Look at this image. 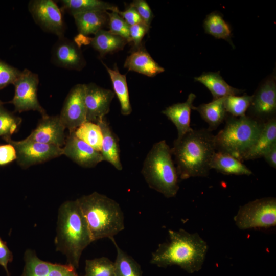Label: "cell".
<instances>
[{
    "label": "cell",
    "mask_w": 276,
    "mask_h": 276,
    "mask_svg": "<svg viewBox=\"0 0 276 276\" xmlns=\"http://www.w3.org/2000/svg\"><path fill=\"white\" fill-rule=\"evenodd\" d=\"M171 151L180 179L206 177L216 152L215 135L208 129H193L174 140Z\"/></svg>",
    "instance_id": "1"
},
{
    "label": "cell",
    "mask_w": 276,
    "mask_h": 276,
    "mask_svg": "<svg viewBox=\"0 0 276 276\" xmlns=\"http://www.w3.org/2000/svg\"><path fill=\"white\" fill-rule=\"evenodd\" d=\"M169 239L152 252L150 263L166 268L177 265L189 273L201 269L208 249L206 242L197 233L183 229L169 230Z\"/></svg>",
    "instance_id": "2"
},
{
    "label": "cell",
    "mask_w": 276,
    "mask_h": 276,
    "mask_svg": "<svg viewBox=\"0 0 276 276\" xmlns=\"http://www.w3.org/2000/svg\"><path fill=\"white\" fill-rule=\"evenodd\" d=\"M93 242L86 221L76 200L63 203L58 209L56 250L66 258L67 264L76 269L84 249Z\"/></svg>",
    "instance_id": "3"
},
{
    "label": "cell",
    "mask_w": 276,
    "mask_h": 276,
    "mask_svg": "<svg viewBox=\"0 0 276 276\" xmlns=\"http://www.w3.org/2000/svg\"><path fill=\"white\" fill-rule=\"evenodd\" d=\"M93 241L113 237L124 228L123 211L114 200L94 192L76 199Z\"/></svg>",
    "instance_id": "4"
},
{
    "label": "cell",
    "mask_w": 276,
    "mask_h": 276,
    "mask_svg": "<svg viewBox=\"0 0 276 276\" xmlns=\"http://www.w3.org/2000/svg\"><path fill=\"white\" fill-rule=\"evenodd\" d=\"M172 155L165 140L155 143L148 153L141 171L149 187L167 198L175 196L179 189Z\"/></svg>",
    "instance_id": "5"
},
{
    "label": "cell",
    "mask_w": 276,
    "mask_h": 276,
    "mask_svg": "<svg viewBox=\"0 0 276 276\" xmlns=\"http://www.w3.org/2000/svg\"><path fill=\"white\" fill-rule=\"evenodd\" d=\"M224 128L215 135L216 151L243 159L258 138L264 123L248 116L225 118Z\"/></svg>",
    "instance_id": "6"
},
{
    "label": "cell",
    "mask_w": 276,
    "mask_h": 276,
    "mask_svg": "<svg viewBox=\"0 0 276 276\" xmlns=\"http://www.w3.org/2000/svg\"><path fill=\"white\" fill-rule=\"evenodd\" d=\"M240 229L268 228L276 225V199H256L240 206L234 218Z\"/></svg>",
    "instance_id": "7"
},
{
    "label": "cell",
    "mask_w": 276,
    "mask_h": 276,
    "mask_svg": "<svg viewBox=\"0 0 276 276\" xmlns=\"http://www.w3.org/2000/svg\"><path fill=\"white\" fill-rule=\"evenodd\" d=\"M39 82V77L37 74L27 68L21 71L13 84L15 87L14 95L9 102L14 105L16 111L22 112L33 110L39 112L42 117L47 115L38 99Z\"/></svg>",
    "instance_id": "8"
},
{
    "label": "cell",
    "mask_w": 276,
    "mask_h": 276,
    "mask_svg": "<svg viewBox=\"0 0 276 276\" xmlns=\"http://www.w3.org/2000/svg\"><path fill=\"white\" fill-rule=\"evenodd\" d=\"M5 140L14 147L17 162L24 168L44 163L63 154L62 147L53 145L25 139L16 141L9 138Z\"/></svg>",
    "instance_id": "9"
},
{
    "label": "cell",
    "mask_w": 276,
    "mask_h": 276,
    "mask_svg": "<svg viewBox=\"0 0 276 276\" xmlns=\"http://www.w3.org/2000/svg\"><path fill=\"white\" fill-rule=\"evenodd\" d=\"M28 10L36 24L44 31L64 37L66 27L62 12L52 0H31Z\"/></svg>",
    "instance_id": "10"
},
{
    "label": "cell",
    "mask_w": 276,
    "mask_h": 276,
    "mask_svg": "<svg viewBox=\"0 0 276 276\" xmlns=\"http://www.w3.org/2000/svg\"><path fill=\"white\" fill-rule=\"evenodd\" d=\"M84 96V84H77L71 88L64 100L59 117L69 132L86 122Z\"/></svg>",
    "instance_id": "11"
},
{
    "label": "cell",
    "mask_w": 276,
    "mask_h": 276,
    "mask_svg": "<svg viewBox=\"0 0 276 276\" xmlns=\"http://www.w3.org/2000/svg\"><path fill=\"white\" fill-rule=\"evenodd\" d=\"M248 116L265 123L275 118L276 84L274 80L265 81L252 95Z\"/></svg>",
    "instance_id": "12"
},
{
    "label": "cell",
    "mask_w": 276,
    "mask_h": 276,
    "mask_svg": "<svg viewBox=\"0 0 276 276\" xmlns=\"http://www.w3.org/2000/svg\"><path fill=\"white\" fill-rule=\"evenodd\" d=\"M86 121L97 123L110 111L114 93L93 83L84 84Z\"/></svg>",
    "instance_id": "13"
},
{
    "label": "cell",
    "mask_w": 276,
    "mask_h": 276,
    "mask_svg": "<svg viewBox=\"0 0 276 276\" xmlns=\"http://www.w3.org/2000/svg\"><path fill=\"white\" fill-rule=\"evenodd\" d=\"M51 62L58 67L82 70L86 62L77 43L64 36L58 38L51 50Z\"/></svg>",
    "instance_id": "14"
},
{
    "label": "cell",
    "mask_w": 276,
    "mask_h": 276,
    "mask_svg": "<svg viewBox=\"0 0 276 276\" xmlns=\"http://www.w3.org/2000/svg\"><path fill=\"white\" fill-rule=\"evenodd\" d=\"M24 259L25 266L20 276H79L74 267L43 261L32 249L26 250Z\"/></svg>",
    "instance_id": "15"
},
{
    "label": "cell",
    "mask_w": 276,
    "mask_h": 276,
    "mask_svg": "<svg viewBox=\"0 0 276 276\" xmlns=\"http://www.w3.org/2000/svg\"><path fill=\"white\" fill-rule=\"evenodd\" d=\"M65 129L59 116L47 114L42 117L36 127L25 140L61 147L65 143Z\"/></svg>",
    "instance_id": "16"
},
{
    "label": "cell",
    "mask_w": 276,
    "mask_h": 276,
    "mask_svg": "<svg viewBox=\"0 0 276 276\" xmlns=\"http://www.w3.org/2000/svg\"><path fill=\"white\" fill-rule=\"evenodd\" d=\"M62 148L63 155L81 167L93 168L103 161L100 152L76 137L74 132H69Z\"/></svg>",
    "instance_id": "17"
},
{
    "label": "cell",
    "mask_w": 276,
    "mask_h": 276,
    "mask_svg": "<svg viewBox=\"0 0 276 276\" xmlns=\"http://www.w3.org/2000/svg\"><path fill=\"white\" fill-rule=\"evenodd\" d=\"M196 96L190 93L187 100L183 103L173 104L162 111L175 126L177 130V139H180L193 129L190 127V115L193 109V102Z\"/></svg>",
    "instance_id": "18"
},
{
    "label": "cell",
    "mask_w": 276,
    "mask_h": 276,
    "mask_svg": "<svg viewBox=\"0 0 276 276\" xmlns=\"http://www.w3.org/2000/svg\"><path fill=\"white\" fill-rule=\"evenodd\" d=\"M124 67L148 77H154L165 71L142 45L127 57Z\"/></svg>",
    "instance_id": "19"
},
{
    "label": "cell",
    "mask_w": 276,
    "mask_h": 276,
    "mask_svg": "<svg viewBox=\"0 0 276 276\" xmlns=\"http://www.w3.org/2000/svg\"><path fill=\"white\" fill-rule=\"evenodd\" d=\"M97 124L101 127L103 135L100 152L103 161L109 163L117 170H122L123 166L120 156L118 137L112 130L105 117Z\"/></svg>",
    "instance_id": "20"
},
{
    "label": "cell",
    "mask_w": 276,
    "mask_h": 276,
    "mask_svg": "<svg viewBox=\"0 0 276 276\" xmlns=\"http://www.w3.org/2000/svg\"><path fill=\"white\" fill-rule=\"evenodd\" d=\"M73 16L78 32L84 36L95 35L108 24L107 11L87 12L76 14Z\"/></svg>",
    "instance_id": "21"
},
{
    "label": "cell",
    "mask_w": 276,
    "mask_h": 276,
    "mask_svg": "<svg viewBox=\"0 0 276 276\" xmlns=\"http://www.w3.org/2000/svg\"><path fill=\"white\" fill-rule=\"evenodd\" d=\"M196 81L204 85L211 93L213 100L237 95L242 90L233 87L228 84L219 75V73H204L200 76L195 77Z\"/></svg>",
    "instance_id": "22"
},
{
    "label": "cell",
    "mask_w": 276,
    "mask_h": 276,
    "mask_svg": "<svg viewBox=\"0 0 276 276\" xmlns=\"http://www.w3.org/2000/svg\"><path fill=\"white\" fill-rule=\"evenodd\" d=\"M276 143V119L264 123L256 142L245 156L243 160H252L262 157L263 154Z\"/></svg>",
    "instance_id": "23"
},
{
    "label": "cell",
    "mask_w": 276,
    "mask_h": 276,
    "mask_svg": "<svg viewBox=\"0 0 276 276\" xmlns=\"http://www.w3.org/2000/svg\"><path fill=\"white\" fill-rule=\"evenodd\" d=\"M210 168L225 175L249 176L252 174L251 171L241 161L228 154L218 151L214 153L212 158Z\"/></svg>",
    "instance_id": "24"
},
{
    "label": "cell",
    "mask_w": 276,
    "mask_h": 276,
    "mask_svg": "<svg viewBox=\"0 0 276 276\" xmlns=\"http://www.w3.org/2000/svg\"><path fill=\"white\" fill-rule=\"evenodd\" d=\"M225 98L213 100L212 102L194 106L202 119L209 125L208 129L212 131L216 129L223 123L227 116L224 106Z\"/></svg>",
    "instance_id": "25"
},
{
    "label": "cell",
    "mask_w": 276,
    "mask_h": 276,
    "mask_svg": "<svg viewBox=\"0 0 276 276\" xmlns=\"http://www.w3.org/2000/svg\"><path fill=\"white\" fill-rule=\"evenodd\" d=\"M60 2L62 12H68L72 16L95 11L116 12L119 9L117 6L101 0H62Z\"/></svg>",
    "instance_id": "26"
},
{
    "label": "cell",
    "mask_w": 276,
    "mask_h": 276,
    "mask_svg": "<svg viewBox=\"0 0 276 276\" xmlns=\"http://www.w3.org/2000/svg\"><path fill=\"white\" fill-rule=\"evenodd\" d=\"M90 43L100 55L103 56L108 53L123 50L128 41L121 36L102 29L94 35Z\"/></svg>",
    "instance_id": "27"
},
{
    "label": "cell",
    "mask_w": 276,
    "mask_h": 276,
    "mask_svg": "<svg viewBox=\"0 0 276 276\" xmlns=\"http://www.w3.org/2000/svg\"><path fill=\"white\" fill-rule=\"evenodd\" d=\"M109 74L112 82L114 93L117 95L121 106V112L124 116L129 115L132 112L126 75L121 74L116 65L114 69L108 67L103 63Z\"/></svg>",
    "instance_id": "28"
},
{
    "label": "cell",
    "mask_w": 276,
    "mask_h": 276,
    "mask_svg": "<svg viewBox=\"0 0 276 276\" xmlns=\"http://www.w3.org/2000/svg\"><path fill=\"white\" fill-rule=\"evenodd\" d=\"M109 239L117 251L114 262L115 276H142V271L139 263L119 246L114 237Z\"/></svg>",
    "instance_id": "29"
},
{
    "label": "cell",
    "mask_w": 276,
    "mask_h": 276,
    "mask_svg": "<svg viewBox=\"0 0 276 276\" xmlns=\"http://www.w3.org/2000/svg\"><path fill=\"white\" fill-rule=\"evenodd\" d=\"M76 137L100 152L103 135L101 127L95 123L86 121L73 131Z\"/></svg>",
    "instance_id": "30"
},
{
    "label": "cell",
    "mask_w": 276,
    "mask_h": 276,
    "mask_svg": "<svg viewBox=\"0 0 276 276\" xmlns=\"http://www.w3.org/2000/svg\"><path fill=\"white\" fill-rule=\"evenodd\" d=\"M203 26L206 33L217 39L230 40V27L217 12H212L208 15L204 21Z\"/></svg>",
    "instance_id": "31"
},
{
    "label": "cell",
    "mask_w": 276,
    "mask_h": 276,
    "mask_svg": "<svg viewBox=\"0 0 276 276\" xmlns=\"http://www.w3.org/2000/svg\"><path fill=\"white\" fill-rule=\"evenodd\" d=\"M84 276H115L114 262L103 257L85 261Z\"/></svg>",
    "instance_id": "32"
},
{
    "label": "cell",
    "mask_w": 276,
    "mask_h": 276,
    "mask_svg": "<svg viewBox=\"0 0 276 276\" xmlns=\"http://www.w3.org/2000/svg\"><path fill=\"white\" fill-rule=\"evenodd\" d=\"M252 99V95L227 96L224 99L225 110L233 117L244 116L246 115L245 113L250 105Z\"/></svg>",
    "instance_id": "33"
},
{
    "label": "cell",
    "mask_w": 276,
    "mask_h": 276,
    "mask_svg": "<svg viewBox=\"0 0 276 276\" xmlns=\"http://www.w3.org/2000/svg\"><path fill=\"white\" fill-rule=\"evenodd\" d=\"M21 122V119L8 111L2 105L0 107V136L4 140L11 138Z\"/></svg>",
    "instance_id": "34"
},
{
    "label": "cell",
    "mask_w": 276,
    "mask_h": 276,
    "mask_svg": "<svg viewBox=\"0 0 276 276\" xmlns=\"http://www.w3.org/2000/svg\"><path fill=\"white\" fill-rule=\"evenodd\" d=\"M107 14L109 18V31L126 39L129 42V26L118 13L107 11Z\"/></svg>",
    "instance_id": "35"
},
{
    "label": "cell",
    "mask_w": 276,
    "mask_h": 276,
    "mask_svg": "<svg viewBox=\"0 0 276 276\" xmlns=\"http://www.w3.org/2000/svg\"><path fill=\"white\" fill-rule=\"evenodd\" d=\"M21 71L0 60V89L13 84Z\"/></svg>",
    "instance_id": "36"
},
{
    "label": "cell",
    "mask_w": 276,
    "mask_h": 276,
    "mask_svg": "<svg viewBox=\"0 0 276 276\" xmlns=\"http://www.w3.org/2000/svg\"><path fill=\"white\" fill-rule=\"evenodd\" d=\"M130 6L135 9L143 22L150 27L153 14L147 2L144 0L134 1L130 4Z\"/></svg>",
    "instance_id": "37"
},
{
    "label": "cell",
    "mask_w": 276,
    "mask_h": 276,
    "mask_svg": "<svg viewBox=\"0 0 276 276\" xmlns=\"http://www.w3.org/2000/svg\"><path fill=\"white\" fill-rule=\"evenodd\" d=\"M149 28L150 27L143 22L129 26V42H133L137 48L142 45V40Z\"/></svg>",
    "instance_id": "38"
},
{
    "label": "cell",
    "mask_w": 276,
    "mask_h": 276,
    "mask_svg": "<svg viewBox=\"0 0 276 276\" xmlns=\"http://www.w3.org/2000/svg\"><path fill=\"white\" fill-rule=\"evenodd\" d=\"M16 159L14 147L11 144L0 145V166L9 164Z\"/></svg>",
    "instance_id": "39"
},
{
    "label": "cell",
    "mask_w": 276,
    "mask_h": 276,
    "mask_svg": "<svg viewBox=\"0 0 276 276\" xmlns=\"http://www.w3.org/2000/svg\"><path fill=\"white\" fill-rule=\"evenodd\" d=\"M116 12L118 13L129 26L143 22L135 9L130 6L123 11L118 9Z\"/></svg>",
    "instance_id": "40"
},
{
    "label": "cell",
    "mask_w": 276,
    "mask_h": 276,
    "mask_svg": "<svg viewBox=\"0 0 276 276\" xmlns=\"http://www.w3.org/2000/svg\"><path fill=\"white\" fill-rule=\"evenodd\" d=\"M13 255L6 243L0 238V265L5 270L7 276H10L7 265L13 260Z\"/></svg>",
    "instance_id": "41"
},
{
    "label": "cell",
    "mask_w": 276,
    "mask_h": 276,
    "mask_svg": "<svg viewBox=\"0 0 276 276\" xmlns=\"http://www.w3.org/2000/svg\"><path fill=\"white\" fill-rule=\"evenodd\" d=\"M267 163L273 168H276V143L274 144L263 155Z\"/></svg>",
    "instance_id": "42"
},
{
    "label": "cell",
    "mask_w": 276,
    "mask_h": 276,
    "mask_svg": "<svg viewBox=\"0 0 276 276\" xmlns=\"http://www.w3.org/2000/svg\"><path fill=\"white\" fill-rule=\"evenodd\" d=\"M2 105V102L0 101V107Z\"/></svg>",
    "instance_id": "43"
}]
</instances>
